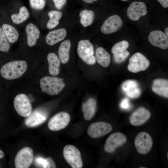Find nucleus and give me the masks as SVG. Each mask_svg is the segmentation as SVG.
I'll return each instance as SVG.
<instances>
[{"label":"nucleus","instance_id":"nucleus-1","mask_svg":"<svg viewBox=\"0 0 168 168\" xmlns=\"http://www.w3.org/2000/svg\"><path fill=\"white\" fill-rule=\"evenodd\" d=\"M28 68L26 62L22 60L9 62L2 66L0 73L2 76L7 80H13L21 77Z\"/></svg>","mask_w":168,"mask_h":168},{"label":"nucleus","instance_id":"nucleus-2","mask_svg":"<svg viewBox=\"0 0 168 168\" xmlns=\"http://www.w3.org/2000/svg\"><path fill=\"white\" fill-rule=\"evenodd\" d=\"M65 86L63 78L55 77L44 76L40 81L41 91L51 96L59 94Z\"/></svg>","mask_w":168,"mask_h":168},{"label":"nucleus","instance_id":"nucleus-3","mask_svg":"<svg viewBox=\"0 0 168 168\" xmlns=\"http://www.w3.org/2000/svg\"><path fill=\"white\" fill-rule=\"evenodd\" d=\"M77 52L79 57L86 63L93 65L96 62L93 47L88 40H81L78 43Z\"/></svg>","mask_w":168,"mask_h":168},{"label":"nucleus","instance_id":"nucleus-4","mask_svg":"<svg viewBox=\"0 0 168 168\" xmlns=\"http://www.w3.org/2000/svg\"><path fill=\"white\" fill-rule=\"evenodd\" d=\"M63 154L64 158L72 168H81L83 162L81 154L79 150L74 146L68 144L64 147Z\"/></svg>","mask_w":168,"mask_h":168},{"label":"nucleus","instance_id":"nucleus-5","mask_svg":"<svg viewBox=\"0 0 168 168\" xmlns=\"http://www.w3.org/2000/svg\"><path fill=\"white\" fill-rule=\"evenodd\" d=\"M150 64V62L144 55L140 53L137 52L129 58L127 68L130 72L137 73L146 70Z\"/></svg>","mask_w":168,"mask_h":168},{"label":"nucleus","instance_id":"nucleus-6","mask_svg":"<svg viewBox=\"0 0 168 168\" xmlns=\"http://www.w3.org/2000/svg\"><path fill=\"white\" fill-rule=\"evenodd\" d=\"M14 108L18 114L27 117L31 113L32 107L28 97L24 94L17 95L13 101Z\"/></svg>","mask_w":168,"mask_h":168},{"label":"nucleus","instance_id":"nucleus-7","mask_svg":"<svg viewBox=\"0 0 168 168\" xmlns=\"http://www.w3.org/2000/svg\"><path fill=\"white\" fill-rule=\"evenodd\" d=\"M34 154L32 149L25 147L21 149L17 153L15 159V165L16 168H28L33 160Z\"/></svg>","mask_w":168,"mask_h":168},{"label":"nucleus","instance_id":"nucleus-8","mask_svg":"<svg viewBox=\"0 0 168 168\" xmlns=\"http://www.w3.org/2000/svg\"><path fill=\"white\" fill-rule=\"evenodd\" d=\"M153 141L151 136L147 133L142 132L138 133L134 140V144L137 150L139 153L145 154L151 150Z\"/></svg>","mask_w":168,"mask_h":168},{"label":"nucleus","instance_id":"nucleus-9","mask_svg":"<svg viewBox=\"0 0 168 168\" xmlns=\"http://www.w3.org/2000/svg\"><path fill=\"white\" fill-rule=\"evenodd\" d=\"M70 117L65 112L58 113L53 116L49 120L48 128L53 131H58L65 128L68 124Z\"/></svg>","mask_w":168,"mask_h":168},{"label":"nucleus","instance_id":"nucleus-10","mask_svg":"<svg viewBox=\"0 0 168 168\" xmlns=\"http://www.w3.org/2000/svg\"><path fill=\"white\" fill-rule=\"evenodd\" d=\"M126 141V137L124 134L120 132L113 133L106 139L104 149L107 152L112 153L117 148L124 144Z\"/></svg>","mask_w":168,"mask_h":168},{"label":"nucleus","instance_id":"nucleus-11","mask_svg":"<svg viewBox=\"0 0 168 168\" xmlns=\"http://www.w3.org/2000/svg\"><path fill=\"white\" fill-rule=\"evenodd\" d=\"M112 129L110 124L105 122H97L90 125L87 129V133L91 137L96 138L109 133Z\"/></svg>","mask_w":168,"mask_h":168},{"label":"nucleus","instance_id":"nucleus-12","mask_svg":"<svg viewBox=\"0 0 168 168\" xmlns=\"http://www.w3.org/2000/svg\"><path fill=\"white\" fill-rule=\"evenodd\" d=\"M123 24L122 20L118 15H114L108 17L104 21L100 28L101 32L108 35L119 30Z\"/></svg>","mask_w":168,"mask_h":168},{"label":"nucleus","instance_id":"nucleus-13","mask_svg":"<svg viewBox=\"0 0 168 168\" xmlns=\"http://www.w3.org/2000/svg\"><path fill=\"white\" fill-rule=\"evenodd\" d=\"M147 13L146 5L142 2L134 1L128 7L127 14L128 18L133 21H138L140 17Z\"/></svg>","mask_w":168,"mask_h":168},{"label":"nucleus","instance_id":"nucleus-14","mask_svg":"<svg viewBox=\"0 0 168 168\" xmlns=\"http://www.w3.org/2000/svg\"><path fill=\"white\" fill-rule=\"evenodd\" d=\"M47 118V114L45 111L40 109H36L26 117L25 124L28 127H36L44 123Z\"/></svg>","mask_w":168,"mask_h":168},{"label":"nucleus","instance_id":"nucleus-15","mask_svg":"<svg viewBox=\"0 0 168 168\" xmlns=\"http://www.w3.org/2000/svg\"><path fill=\"white\" fill-rule=\"evenodd\" d=\"M168 37L163 32L159 30H155L150 32L148 40L153 45L164 49L168 47Z\"/></svg>","mask_w":168,"mask_h":168},{"label":"nucleus","instance_id":"nucleus-16","mask_svg":"<svg viewBox=\"0 0 168 168\" xmlns=\"http://www.w3.org/2000/svg\"><path fill=\"white\" fill-rule=\"evenodd\" d=\"M151 113L148 110L141 107L132 113L129 117V120L132 125L138 126L145 123L149 119Z\"/></svg>","mask_w":168,"mask_h":168},{"label":"nucleus","instance_id":"nucleus-17","mask_svg":"<svg viewBox=\"0 0 168 168\" xmlns=\"http://www.w3.org/2000/svg\"><path fill=\"white\" fill-rule=\"evenodd\" d=\"M122 91L128 97L133 99L138 97L141 91L138 82L133 80H128L122 84Z\"/></svg>","mask_w":168,"mask_h":168},{"label":"nucleus","instance_id":"nucleus-18","mask_svg":"<svg viewBox=\"0 0 168 168\" xmlns=\"http://www.w3.org/2000/svg\"><path fill=\"white\" fill-rule=\"evenodd\" d=\"M96 102L93 98H90L83 103L82 109L84 119L87 121L91 119L96 113Z\"/></svg>","mask_w":168,"mask_h":168},{"label":"nucleus","instance_id":"nucleus-19","mask_svg":"<svg viewBox=\"0 0 168 168\" xmlns=\"http://www.w3.org/2000/svg\"><path fill=\"white\" fill-rule=\"evenodd\" d=\"M67 35L66 30L63 28L58 29L49 32L46 35L45 41L49 45H53L63 40Z\"/></svg>","mask_w":168,"mask_h":168},{"label":"nucleus","instance_id":"nucleus-20","mask_svg":"<svg viewBox=\"0 0 168 168\" xmlns=\"http://www.w3.org/2000/svg\"><path fill=\"white\" fill-rule=\"evenodd\" d=\"M152 90L155 93L164 97H168V80L159 78L153 82Z\"/></svg>","mask_w":168,"mask_h":168},{"label":"nucleus","instance_id":"nucleus-21","mask_svg":"<svg viewBox=\"0 0 168 168\" xmlns=\"http://www.w3.org/2000/svg\"><path fill=\"white\" fill-rule=\"evenodd\" d=\"M26 31L28 45L30 47H32L36 44L37 40L40 37V30L35 25L30 23L26 26Z\"/></svg>","mask_w":168,"mask_h":168},{"label":"nucleus","instance_id":"nucleus-22","mask_svg":"<svg viewBox=\"0 0 168 168\" xmlns=\"http://www.w3.org/2000/svg\"><path fill=\"white\" fill-rule=\"evenodd\" d=\"M49 65V74L56 76L60 72V61L57 55L53 53H49L47 57Z\"/></svg>","mask_w":168,"mask_h":168},{"label":"nucleus","instance_id":"nucleus-23","mask_svg":"<svg viewBox=\"0 0 168 168\" xmlns=\"http://www.w3.org/2000/svg\"><path fill=\"white\" fill-rule=\"evenodd\" d=\"M71 43L69 40L62 42L60 45L58 53L59 59L62 63H67L69 59V51Z\"/></svg>","mask_w":168,"mask_h":168},{"label":"nucleus","instance_id":"nucleus-24","mask_svg":"<svg viewBox=\"0 0 168 168\" xmlns=\"http://www.w3.org/2000/svg\"><path fill=\"white\" fill-rule=\"evenodd\" d=\"M96 59L97 62L102 66L106 68L111 61L110 56L103 48L98 47L96 51Z\"/></svg>","mask_w":168,"mask_h":168},{"label":"nucleus","instance_id":"nucleus-25","mask_svg":"<svg viewBox=\"0 0 168 168\" xmlns=\"http://www.w3.org/2000/svg\"><path fill=\"white\" fill-rule=\"evenodd\" d=\"M2 28L10 43H13L17 40L19 33L14 27L9 24H4L2 25Z\"/></svg>","mask_w":168,"mask_h":168},{"label":"nucleus","instance_id":"nucleus-26","mask_svg":"<svg viewBox=\"0 0 168 168\" xmlns=\"http://www.w3.org/2000/svg\"><path fill=\"white\" fill-rule=\"evenodd\" d=\"M29 12L25 6L21 7L18 14H14L11 16L13 22L15 24H19L26 20L29 16Z\"/></svg>","mask_w":168,"mask_h":168},{"label":"nucleus","instance_id":"nucleus-27","mask_svg":"<svg viewBox=\"0 0 168 168\" xmlns=\"http://www.w3.org/2000/svg\"><path fill=\"white\" fill-rule=\"evenodd\" d=\"M79 16L81 17V23L86 27L92 24L94 19L95 14L92 11L84 10L81 12Z\"/></svg>","mask_w":168,"mask_h":168},{"label":"nucleus","instance_id":"nucleus-28","mask_svg":"<svg viewBox=\"0 0 168 168\" xmlns=\"http://www.w3.org/2000/svg\"><path fill=\"white\" fill-rule=\"evenodd\" d=\"M129 46V43L126 40L119 41L114 44L111 49L113 54L122 53Z\"/></svg>","mask_w":168,"mask_h":168},{"label":"nucleus","instance_id":"nucleus-29","mask_svg":"<svg viewBox=\"0 0 168 168\" xmlns=\"http://www.w3.org/2000/svg\"><path fill=\"white\" fill-rule=\"evenodd\" d=\"M10 48L9 42L2 28L0 26V51L7 52L9 50Z\"/></svg>","mask_w":168,"mask_h":168},{"label":"nucleus","instance_id":"nucleus-30","mask_svg":"<svg viewBox=\"0 0 168 168\" xmlns=\"http://www.w3.org/2000/svg\"><path fill=\"white\" fill-rule=\"evenodd\" d=\"M129 54V52L126 50L121 53L113 54L114 60L116 63H121L126 59Z\"/></svg>","mask_w":168,"mask_h":168},{"label":"nucleus","instance_id":"nucleus-31","mask_svg":"<svg viewBox=\"0 0 168 168\" xmlns=\"http://www.w3.org/2000/svg\"><path fill=\"white\" fill-rule=\"evenodd\" d=\"M31 7L36 10H41L44 7L45 1L44 0H30Z\"/></svg>","mask_w":168,"mask_h":168},{"label":"nucleus","instance_id":"nucleus-32","mask_svg":"<svg viewBox=\"0 0 168 168\" xmlns=\"http://www.w3.org/2000/svg\"><path fill=\"white\" fill-rule=\"evenodd\" d=\"M36 165L41 168H48V161L47 158H44L42 157L38 156L36 157L35 160Z\"/></svg>","mask_w":168,"mask_h":168},{"label":"nucleus","instance_id":"nucleus-33","mask_svg":"<svg viewBox=\"0 0 168 168\" xmlns=\"http://www.w3.org/2000/svg\"><path fill=\"white\" fill-rule=\"evenodd\" d=\"M48 15L49 19L58 21L62 17V13L57 11L51 10L49 12Z\"/></svg>","mask_w":168,"mask_h":168},{"label":"nucleus","instance_id":"nucleus-34","mask_svg":"<svg viewBox=\"0 0 168 168\" xmlns=\"http://www.w3.org/2000/svg\"><path fill=\"white\" fill-rule=\"evenodd\" d=\"M120 108L123 110H129L131 107V105L129 100L127 98L123 99L120 104Z\"/></svg>","mask_w":168,"mask_h":168},{"label":"nucleus","instance_id":"nucleus-35","mask_svg":"<svg viewBox=\"0 0 168 168\" xmlns=\"http://www.w3.org/2000/svg\"><path fill=\"white\" fill-rule=\"evenodd\" d=\"M55 7L60 10L66 2V0H52Z\"/></svg>","mask_w":168,"mask_h":168},{"label":"nucleus","instance_id":"nucleus-36","mask_svg":"<svg viewBox=\"0 0 168 168\" xmlns=\"http://www.w3.org/2000/svg\"><path fill=\"white\" fill-rule=\"evenodd\" d=\"M58 21L54 20L49 19L46 25L47 28L49 29L53 28L56 27L59 23Z\"/></svg>","mask_w":168,"mask_h":168},{"label":"nucleus","instance_id":"nucleus-37","mask_svg":"<svg viewBox=\"0 0 168 168\" xmlns=\"http://www.w3.org/2000/svg\"><path fill=\"white\" fill-rule=\"evenodd\" d=\"M47 158L48 161V168H56L55 163L52 159L49 157H48Z\"/></svg>","mask_w":168,"mask_h":168},{"label":"nucleus","instance_id":"nucleus-38","mask_svg":"<svg viewBox=\"0 0 168 168\" xmlns=\"http://www.w3.org/2000/svg\"><path fill=\"white\" fill-rule=\"evenodd\" d=\"M161 6L164 8L168 7V0H157Z\"/></svg>","mask_w":168,"mask_h":168},{"label":"nucleus","instance_id":"nucleus-39","mask_svg":"<svg viewBox=\"0 0 168 168\" xmlns=\"http://www.w3.org/2000/svg\"><path fill=\"white\" fill-rule=\"evenodd\" d=\"M84 2L88 3H91L93 2H94L97 1L98 0H82Z\"/></svg>","mask_w":168,"mask_h":168},{"label":"nucleus","instance_id":"nucleus-40","mask_svg":"<svg viewBox=\"0 0 168 168\" xmlns=\"http://www.w3.org/2000/svg\"><path fill=\"white\" fill-rule=\"evenodd\" d=\"M4 156V153L0 149V159L2 158Z\"/></svg>","mask_w":168,"mask_h":168},{"label":"nucleus","instance_id":"nucleus-41","mask_svg":"<svg viewBox=\"0 0 168 168\" xmlns=\"http://www.w3.org/2000/svg\"><path fill=\"white\" fill-rule=\"evenodd\" d=\"M166 35L168 37V27H167L165 29V33Z\"/></svg>","mask_w":168,"mask_h":168},{"label":"nucleus","instance_id":"nucleus-42","mask_svg":"<svg viewBox=\"0 0 168 168\" xmlns=\"http://www.w3.org/2000/svg\"><path fill=\"white\" fill-rule=\"evenodd\" d=\"M121 1H127L128 0H121Z\"/></svg>","mask_w":168,"mask_h":168},{"label":"nucleus","instance_id":"nucleus-43","mask_svg":"<svg viewBox=\"0 0 168 168\" xmlns=\"http://www.w3.org/2000/svg\"><path fill=\"white\" fill-rule=\"evenodd\" d=\"M140 168H146V167H140Z\"/></svg>","mask_w":168,"mask_h":168}]
</instances>
